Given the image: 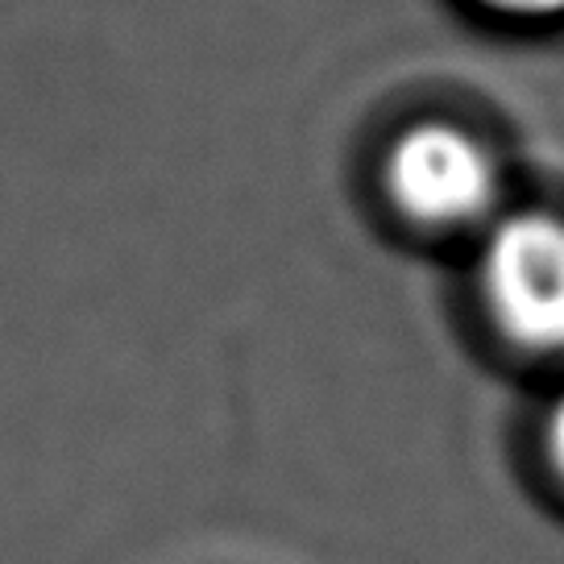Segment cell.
I'll return each mask as SVG.
<instances>
[{
    "instance_id": "obj_3",
    "label": "cell",
    "mask_w": 564,
    "mask_h": 564,
    "mask_svg": "<svg viewBox=\"0 0 564 564\" xmlns=\"http://www.w3.org/2000/svg\"><path fill=\"white\" fill-rule=\"evenodd\" d=\"M531 469H535L540 490L564 507V382L547 394V403L535 415V427H531Z\"/></svg>"
},
{
    "instance_id": "obj_2",
    "label": "cell",
    "mask_w": 564,
    "mask_h": 564,
    "mask_svg": "<svg viewBox=\"0 0 564 564\" xmlns=\"http://www.w3.org/2000/svg\"><path fill=\"white\" fill-rule=\"evenodd\" d=\"M382 187L423 232H481L502 216V171L490 145L448 121L411 124L390 141Z\"/></svg>"
},
{
    "instance_id": "obj_1",
    "label": "cell",
    "mask_w": 564,
    "mask_h": 564,
    "mask_svg": "<svg viewBox=\"0 0 564 564\" xmlns=\"http://www.w3.org/2000/svg\"><path fill=\"white\" fill-rule=\"evenodd\" d=\"M477 307L498 345L531 366H564V220L502 212L477 237Z\"/></svg>"
},
{
    "instance_id": "obj_4",
    "label": "cell",
    "mask_w": 564,
    "mask_h": 564,
    "mask_svg": "<svg viewBox=\"0 0 564 564\" xmlns=\"http://www.w3.org/2000/svg\"><path fill=\"white\" fill-rule=\"evenodd\" d=\"M474 4L507 21H531V25L564 21V0H474Z\"/></svg>"
}]
</instances>
